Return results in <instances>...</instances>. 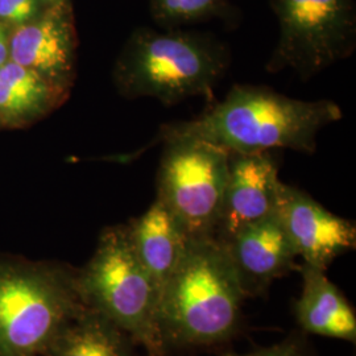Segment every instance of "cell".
<instances>
[{
  "label": "cell",
  "instance_id": "6da1fadb",
  "mask_svg": "<svg viewBox=\"0 0 356 356\" xmlns=\"http://www.w3.org/2000/svg\"><path fill=\"white\" fill-rule=\"evenodd\" d=\"M342 116L341 107L329 99L302 101L266 86L235 85L222 102L204 114L161 126L157 141L191 138L229 153L284 148L312 154L319 132Z\"/></svg>",
  "mask_w": 356,
  "mask_h": 356
},
{
  "label": "cell",
  "instance_id": "e0dca14e",
  "mask_svg": "<svg viewBox=\"0 0 356 356\" xmlns=\"http://www.w3.org/2000/svg\"><path fill=\"white\" fill-rule=\"evenodd\" d=\"M42 104L26 98L0 82V118L4 120H20L28 115L42 111Z\"/></svg>",
  "mask_w": 356,
  "mask_h": 356
},
{
  "label": "cell",
  "instance_id": "7a4b0ae2",
  "mask_svg": "<svg viewBox=\"0 0 356 356\" xmlns=\"http://www.w3.org/2000/svg\"><path fill=\"white\" fill-rule=\"evenodd\" d=\"M244 298L225 244L214 236L189 239L159 296L157 331L164 354L227 341L239 326Z\"/></svg>",
  "mask_w": 356,
  "mask_h": 356
},
{
  "label": "cell",
  "instance_id": "ffe728a7",
  "mask_svg": "<svg viewBox=\"0 0 356 356\" xmlns=\"http://www.w3.org/2000/svg\"><path fill=\"white\" fill-rule=\"evenodd\" d=\"M8 56H10V42L7 38L6 29L0 26V66L7 63Z\"/></svg>",
  "mask_w": 356,
  "mask_h": 356
},
{
  "label": "cell",
  "instance_id": "9a60e30c",
  "mask_svg": "<svg viewBox=\"0 0 356 356\" xmlns=\"http://www.w3.org/2000/svg\"><path fill=\"white\" fill-rule=\"evenodd\" d=\"M153 22L161 29H181L213 19L229 20L235 10L229 0H148Z\"/></svg>",
  "mask_w": 356,
  "mask_h": 356
},
{
  "label": "cell",
  "instance_id": "8fae6325",
  "mask_svg": "<svg viewBox=\"0 0 356 356\" xmlns=\"http://www.w3.org/2000/svg\"><path fill=\"white\" fill-rule=\"evenodd\" d=\"M11 61L38 72L53 86L64 85L73 69L74 33L64 1L35 23L19 26L10 42Z\"/></svg>",
  "mask_w": 356,
  "mask_h": 356
},
{
  "label": "cell",
  "instance_id": "ac0fdd59",
  "mask_svg": "<svg viewBox=\"0 0 356 356\" xmlns=\"http://www.w3.org/2000/svg\"><path fill=\"white\" fill-rule=\"evenodd\" d=\"M38 13V0H0V19L24 24Z\"/></svg>",
  "mask_w": 356,
  "mask_h": 356
},
{
  "label": "cell",
  "instance_id": "277c9868",
  "mask_svg": "<svg viewBox=\"0 0 356 356\" xmlns=\"http://www.w3.org/2000/svg\"><path fill=\"white\" fill-rule=\"evenodd\" d=\"M85 307L76 272L0 259V356H44Z\"/></svg>",
  "mask_w": 356,
  "mask_h": 356
},
{
  "label": "cell",
  "instance_id": "30bf717a",
  "mask_svg": "<svg viewBox=\"0 0 356 356\" xmlns=\"http://www.w3.org/2000/svg\"><path fill=\"white\" fill-rule=\"evenodd\" d=\"M222 243L245 296L266 291L272 281L296 267L297 254L275 213Z\"/></svg>",
  "mask_w": 356,
  "mask_h": 356
},
{
  "label": "cell",
  "instance_id": "4fadbf2b",
  "mask_svg": "<svg viewBox=\"0 0 356 356\" xmlns=\"http://www.w3.org/2000/svg\"><path fill=\"white\" fill-rule=\"evenodd\" d=\"M302 293L296 302V318L307 334L355 343L356 317L342 292L325 275L323 269L304 264Z\"/></svg>",
  "mask_w": 356,
  "mask_h": 356
},
{
  "label": "cell",
  "instance_id": "44dd1931",
  "mask_svg": "<svg viewBox=\"0 0 356 356\" xmlns=\"http://www.w3.org/2000/svg\"><path fill=\"white\" fill-rule=\"evenodd\" d=\"M44 1H51V3H54V4H57V3H61V1H64V0H44Z\"/></svg>",
  "mask_w": 356,
  "mask_h": 356
},
{
  "label": "cell",
  "instance_id": "8992f818",
  "mask_svg": "<svg viewBox=\"0 0 356 356\" xmlns=\"http://www.w3.org/2000/svg\"><path fill=\"white\" fill-rule=\"evenodd\" d=\"M279 22V41L267 64L270 73L289 69L310 79L356 47L354 0H268Z\"/></svg>",
  "mask_w": 356,
  "mask_h": 356
},
{
  "label": "cell",
  "instance_id": "9c48e42d",
  "mask_svg": "<svg viewBox=\"0 0 356 356\" xmlns=\"http://www.w3.org/2000/svg\"><path fill=\"white\" fill-rule=\"evenodd\" d=\"M276 160L263 153H229V175L216 236L226 242L238 231L275 213L280 189Z\"/></svg>",
  "mask_w": 356,
  "mask_h": 356
},
{
  "label": "cell",
  "instance_id": "7c38bea8",
  "mask_svg": "<svg viewBox=\"0 0 356 356\" xmlns=\"http://www.w3.org/2000/svg\"><path fill=\"white\" fill-rule=\"evenodd\" d=\"M126 227L135 254L160 292L177 267L191 238L159 198Z\"/></svg>",
  "mask_w": 356,
  "mask_h": 356
},
{
  "label": "cell",
  "instance_id": "3957f363",
  "mask_svg": "<svg viewBox=\"0 0 356 356\" xmlns=\"http://www.w3.org/2000/svg\"><path fill=\"white\" fill-rule=\"evenodd\" d=\"M227 48L213 35L181 29L139 28L118 69L120 89L173 106L191 97L211 98L229 67Z\"/></svg>",
  "mask_w": 356,
  "mask_h": 356
},
{
  "label": "cell",
  "instance_id": "5bb4252c",
  "mask_svg": "<svg viewBox=\"0 0 356 356\" xmlns=\"http://www.w3.org/2000/svg\"><path fill=\"white\" fill-rule=\"evenodd\" d=\"M132 338L88 306L57 335L44 356H135Z\"/></svg>",
  "mask_w": 356,
  "mask_h": 356
},
{
  "label": "cell",
  "instance_id": "d6986e66",
  "mask_svg": "<svg viewBox=\"0 0 356 356\" xmlns=\"http://www.w3.org/2000/svg\"><path fill=\"white\" fill-rule=\"evenodd\" d=\"M225 356H309L305 344L298 338H286L280 343L273 344L270 347L260 348L250 354H227Z\"/></svg>",
  "mask_w": 356,
  "mask_h": 356
},
{
  "label": "cell",
  "instance_id": "52a82bcc",
  "mask_svg": "<svg viewBox=\"0 0 356 356\" xmlns=\"http://www.w3.org/2000/svg\"><path fill=\"white\" fill-rule=\"evenodd\" d=\"M163 144L156 198L177 218L191 239L216 236L229 152L191 138L170 139Z\"/></svg>",
  "mask_w": 356,
  "mask_h": 356
},
{
  "label": "cell",
  "instance_id": "ba28073f",
  "mask_svg": "<svg viewBox=\"0 0 356 356\" xmlns=\"http://www.w3.org/2000/svg\"><path fill=\"white\" fill-rule=\"evenodd\" d=\"M275 216L304 264L326 270L341 254L354 250L356 227L335 216L309 194L281 181Z\"/></svg>",
  "mask_w": 356,
  "mask_h": 356
},
{
  "label": "cell",
  "instance_id": "2e32d148",
  "mask_svg": "<svg viewBox=\"0 0 356 356\" xmlns=\"http://www.w3.org/2000/svg\"><path fill=\"white\" fill-rule=\"evenodd\" d=\"M0 82L26 98L45 107L51 101L53 85L38 72L23 65L7 61L0 66Z\"/></svg>",
  "mask_w": 356,
  "mask_h": 356
},
{
  "label": "cell",
  "instance_id": "5b68a950",
  "mask_svg": "<svg viewBox=\"0 0 356 356\" xmlns=\"http://www.w3.org/2000/svg\"><path fill=\"white\" fill-rule=\"evenodd\" d=\"M76 284L85 306L110 319L151 356H163L157 331L159 288L134 251L127 227L107 229Z\"/></svg>",
  "mask_w": 356,
  "mask_h": 356
}]
</instances>
